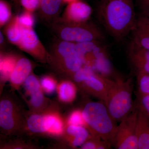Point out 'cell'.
<instances>
[{"mask_svg":"<svg viewBox=\"0 0 149 149\" xmlns=\"http://www.w3.org/2000/svg\"><path fill=\"white\" fill-rule=\"evenodd\" d=\"M137 79L138 94H149V74H137Z\"/></svg>","mask_w":149,"mask_h":149,"instance_id":"cell-25","label":"cell"},{"mask_svg":"<svg viewBox=\"0 0 149 149\" xmlns=\"http://www.w3.org/2000/svg\"><path fill=\"white\" fill-rule=\"evenodd\" d=\"M138 109H134L117 125L113 145L118 149H137L136 126Z\"/></svg>","mask_w":149,"mask_h":149,"instance_id":"cell-8","label":"cell"},{"mask_svg":"<svg viewBox=\"0 0 149 149\" xmlns=\"http://www.w3.org/2000/svg\"><path fill=\"white\" fill-rule=\"evenodd\" d=\"M66 132L70 145L74 148L81 146L91 137L89 130L83 126L68 125Z\"/></svg>","mask_w":149,"mask_h":149,"instance_id":"cell-19","label":"cell"},{"mask_svg":"<svg viewBox=\"0 0 149 149\" xmlns=\"http://www.w3.org/2000/svg\"><path fill=\"white\" fill-rule=\"evenodd\" d=\"M15 104L10 99H3L0 103V126L4 131L10 133L15 130L17 123Z\"/></svg>","mask_w":149,"mask_h":149,"instance_id":"cell-13","label":"cell"},{"mask_svg":"<svg viewBox=\"0 0 149 149\" xmlns=\"http://www.w3.org/2000/svg\"><path fill=\"white\" fill-rule=\"evenodd\" d=\"M27 123L29 130L34 133L48 132L58 135L61 134L63 128L61 120L53 114L31 115Z\"/></svg>","mask_w":149,"mask_h":149,"instance_id":"cell-10","label":"cell"},{"mask_svg":"<svg viewBox=\"0 0 149 149\" xmlns=\"http://www.w3.org/2000/svg\"><path fill=\"white\" fill-rule=\"evenodd\" d=\"M133 88L131 78L125 80L118 77L113 80L105 104L115 121H121L134 109Z\"/></svg>","mask_w":149,"mask_h":149,"instance_id":"cell-3","label":"cell"},{"mask_svg":"<svg viewBox=\"0 0 149 149\" xmlns=\"http://www.w3.org/2000/svg\"><path fill=\"white\" fill-rule=\"evenodd\" d=\"M136 107L149 118V94H137Z\"/></svg>","mask_w":149,"mask_h":149,"instance_id":"cell-26","label":"cell"},{"mask_svg":"<svg viewBox=\"0 0 149 149\" xmlns=\"http://www.w3.org/2000/svg\"><path fill=\"white\" fill-rule=\"evenodd\" d=\"M40 83L41 87L48 94H52L55 91V81L50 77L45 76L42 77L41 79Z\"/></svg>","mask_w":149,"mask_h":149,"instance_id":"cell-29","label":"cell"},{"mask_svg":"<svg viewBox=\"0 0 149 149\" xmlns=\"http://www.w3.org/2000/svg\"><path fill=\"white\" fill-rule=\"evenodd\" d=\"M58 93L61 100L65 102H69L72 101L75 98L76 87L70 81H63L59 85Z\"/></svg>","mask_w":149,"mask_h":149,"instance_id":"cell-22","label":"cell"},{"mask_svg":"<svg viewBox=\"0 0 149 149\" xmlns=\"http://www.w3.org/2000/svg\"><path fill=\"white\" fill-rule=\"evenodd\" d=\"M130 33V44L149 50V15L140 13Z\"/></svg>","mask_w":149,"mask_h":149,"instance_id":"cell-12","label":"cell"},{"mask_svg":"<svg viewBox=\"0 0 149 149\" xmlns=\"http://www.w3.org/2000/svg\"><path fill=\"white\" fill-rule=\"evenodd\" d=\"M25 91L30 97L29 102L33 108H42L45 103V98L40 83L37 77L30 74L23 83Z\"/></svg>","mask_w":149,"mask_h":149,"instance_id":"cell-15","label":"cell"},{"mask_svg":"<svg viewBox=\"0 0 149 149\" xmlns=\"http://www.w3.org/2000/svg\"><path fill=\"white\" fill-rule=\"evenodd\" d=\"M55 33L60 40L77 44L94 41H102L103 33L92 22L72 23L56 20L53 23Z\"/></svg>","mask_w":149,"mask_h":149,"instance_id":"cell-5","label":"cell"},{"mask_svg":"<svg viewBox=\"0 0 149 149\" xmlns=\"http://www.w3.org/2000/svg\"><path fill=\"white\" fill-rule=\"evenodd\" d=\"M82 111L87 128L92 135L113 145L117 125L104 103L89 102Z\"/></svg>","mask_w":149,"mask_h":149,"instance_id":"cell-2","label":"cell"},{"mask_svg":"<svg viewBox=\"0 0 149 149\" xmlns=\"http://www.w3.org/2000/svg\"><path fill=\"white\" fill-rule=\"evenodd\" d=\"M111 145L109 142L104 141L101 138L91 136L80 147L82 149H106L110 148Z\"/></svg>","mask_w":149,"mask_h":149,"instance_id":"cell-23","label":"cell"},{"mask_svg":"<svg viewBox=\"0 0 149 149\" xmlns=\"http://www.w3.org/2000/svg\"><path fill=\"white\" fill-rule=\"evenodd\" d=\"M17 46L38 61L43 62L51 61L50 54L46 50L33 28L22 27L21 38Z\"/></svg>","mask_w":149,"mask_h":149,"instance_id":"cell-9","label":"cell"},{"mask_svg":"<svg viewBox=\"0 0 149 149\" xmlns=\"http://www.w3.org/2000/svg\"><path fill=\"white\" fill-rule=\"evenodd\" d=\"M141 13L149 15V0H136Z\"/></svg>","mask_w":149,"mask_h":149,"instance_id":"cell-31","label":"cell"},{"mask_svg":"<svg viewBox=\"0 0 149 149\" xmlns=\"http://www.w3.org/2000/svg\"><path fill=\"white\" fill-rule=\"evenodd\" d=\"M72 77L74 82L86 92L105 103L113 80L85 66L81 68Z\"/></svg>","mask_w":149,"mask_h":149,"instance_id":"cell-6","label":"cell"},{"mask_svg":"<svg viewBox=\"0 0 149 149\" xmlns=\"http://www.w3.org/2000/svg\"><path fill=\"white\" fill-rule=\"evenodd\" d=\"M17 60L15 56L12 54L1 55L0 70L1 77L3 80L9 78Z\"/></svg>","mask_w":149,"mask_h":149,"instance_id":"cell-21","label":"cell"},{"mask_svg":"<svg viewBox=\"0 0 149 149\" xmlns=\"http://www.w3.org/2000/svg\"><path fill=\"white\" fill-rule=\"evenodd\" d=\"M52 54L51 61L72 76L83 66L74 43L60 40L54 45Z\"/></svg>","mask_w":149,"mask_h":149,"instance_id":"cell-7","label":"cell"},{"mask_svg":"<svg viewBox=\"0 0 149 149\" xmlns=\"http://www.w3.org/2000/svg\"><path fill=\"white\" fill-rule=\"evenodd\" d=\"M32 68V63L28 58L22 57L18 59L9 77L12 85L18 87L23 84L30 74Z\"/></svg>","mask_w":149,"mask_h":149,"instance_id":"cell-16","label":"cell"},{"mask_svg":"<svg viewBox=\"0 0 149 149\" xmlns=\"http://www.w3.org/2000/svg\"><path fill=\"white\" fill-rule=\"evenodd\" d=\"M63 0H41L39 9L41 16L45 21H56L61 8Z\"/></svg>","mask_w":149,"mask_h":149,"instance_id":"cell-18","label":"cell"},{"mask_svg":"<svg viewBox=\"0 0 149 149\" xmlns=\"http://www.w3.org/2000/svg\"><path fill=\"white\" fill-rule=\"evenodd\" d=\"M11 1H13L15 2H18L17 0H11Z\"/></svg>","mask_w":149,"mask_h":149,"instance_id":"cell-34","label":"cell"},{"mask_svg":"<svg viewBox=\"0 0 149 149\" xmlns=\"http://www.w3.org/2000/svg\"><path fill=\"white\" fill-rule=\"evenodd\" d=\"M68 125L83 126L87 128V124L83 117L82 111L80 110L72 112L68 118Z\"/></svg>","mask_w":149,"mask_h":149,"instance_id":"cell-28","label":"cell"},{"mask_svg":"<svg viewBox=\"0 0 149 149\" xmlns=\"http://www.w3.org/2000/svg\"><path fill=\"white\" fill-rule=\"evenodd\" d=\"M0 39H1V40H0V43H1V45L2 44H3L4 42V37L1 31V32H0Z\"/></svg>","mask_w":149,"mask_h":149,"instance_id":"cell-32","label":"cell"},{"mask_svg":"<svg viewBox=\"0 0 149 149\" xmlns=\"http://www.w3.org/2000/svg\"><path fill=\"white\" fill-rule=\"evenodd\" d=\"M17 19L21 26L25 28H33L35 24V18L32 12L28 11L25 10L17 16Z\"/></svg>","mask_w":149,"mask_h":149,"instance_id":"cell-27","label":"cell"},{"mask_svg":"<svg viewBox=\"0 0 149 149\" xmlns=\"http://www.w3.org/2000/svg\"><path fill=\"white\" fill-rule=\"evenodd\" d=\"M128 57L136 73L149 74V50L130 44Z\"/></svg>","mask_w":149,"mask_h":149,"instance_id":"cell-14","label":"cell"},{"mask_svg":"<svg viewBox=\"0 0 149 149\" xmlns=\"http://www.w3.org/2000/svg\"><path fill=\"white\" fill-rule=\"evenodd\" d=\"M75 45L83 66L89 68L105 77L111 75L113 68L108 52L102 41L77 43Z\"/></svg>","mask_w":149,"mask_h":149,"instance_id":"cell-4","label":"cell"},{"mask_svg":"<svg viewBox=\"0 0 149 149\" xmlns=\"http://www.w3.org/2000/svg\"><path fill=\"white\" fill-rule=\"evenodd\" d=\"M17 1L18 2V3H19V0H17Z\"/></svg>","mask_w":149,"mask_h":149,"instance_id":"cell-35","label":"cell"},{"mask_svg":"<svg viewBox=\"0 0 149 149\" xmlns=\"http://www.w3.org/2000/svg\"><path fill=\"white\" fill-rule=\"evenodd\" d=\"M11 16L10 6L4 0L0 1V25L1 27L9 21Z\"/></svg>","mask_w":149,"mask_h":149,"instance_id":"cell-24","label":"cell"},{"mask_svg":"<svg viewBox=\"0 0 149 149\" xmlns=\"http://www.w3.org/2000/svg\"><path fill=\"white\" fill-rule=\"evenodd\" d=\"M136 135L138 149H149V118L139 109L136 123Z\"/></svg>","mask_w":149,"mask_h":149,"instance_id":"cell-17","label":"cell"},{"mask_svg":"<svg viewBox=\"0 0 149 149\" xmlns=\"http://www.w3.org/2000/svg\"><path fill=\"white\" fill-rule=\"evenodd\" d=\"M22 27L19 24L17 16L11 18L6 27L5 33L9 41L17 46L22 34Z\"/></svg>","mask_w":149,"mask_h":149,"instance_id":"cell-20","label":"cell"},{"mask_svg":"<svg viewBox=\"0 0 149 149\" xmlns=\"http://www.w3.org/2000/svg\"><path fill=\"white\" fill-rule=\"evenodd\" d=\"M41 0H19V3L25 10L33 12L39 8Z\"/></svg>","mask_w":149,"mask_h":149,"instance_id":"cell-30","label":"cell"},{"mask_svg":"<svg viewBox=\"0 0 149 149\" xmlns=\"http://www.w3.org/2000/svg\"><path fill=\"white\" fill-rule=\"evenodd\" d=\"M92 8L80 0H74L68 3L60 20L72 23L87 22L92 15Z\"/></svg>","mask_w":149,"mask_h":149,"instance_id":"cell-11","label":"cell"},{"mask_svg":"<svg viewBox=\"0 0 149 149\" xmlns=\"http://www.w3.org/2000/svg\"><path fill=\"white\" fill-rule=\"evenodd\" d=\"M97 14L108 33L117 41L131 33L136 22L133 0H101Z\"/></svg>","mask_w":149,"mask_h":149,"instance_id":"cell-1","label":"cell"},{"mask_svg":"<svg viewBox=\"0 0 149 149\" xmlns=\"http://www.w3.org/2000/svg\"><path fill=\"white\" fill-rule=\"evenodd\" d=\"M63 2H66L68 3H69L71 2L72 1H74V0H63Z\"/></svg>","mask_w":149,"mask_h":149,"instance_id":"cell-33","label":"cell"}]
</instances>
